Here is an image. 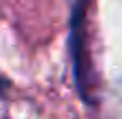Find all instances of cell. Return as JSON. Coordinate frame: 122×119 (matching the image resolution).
Wrapping results in <instances>:
<instances>
[{"instance_id":"cell-1","label":"cell","mask_w":122,"mask_h":119,"mask_svg":"<svg viewBox=\"0 0 122 119\" xmlns=\"http://www.w3.org/2000/svg\"><path fill=\"white\" fill-rule=\"evenodd\" d=\"M2 87H4V85H2V79H0V92H2Z\"/></svg>"}]
</instances>
